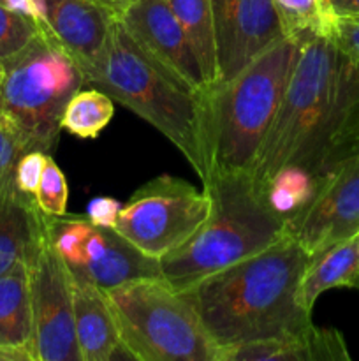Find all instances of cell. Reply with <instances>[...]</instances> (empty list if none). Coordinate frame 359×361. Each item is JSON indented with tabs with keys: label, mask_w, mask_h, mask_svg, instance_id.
I'll return each instance as SVG.
<instances>
[{
	"label": "cell",
	"mask_w": 359,
	"mask_h": 361,
	"mask_svg": "<svg viewBox=\"0 0 359 361\" xmlns=\"http://www.w3.org/2000/svg\"><path fill=\"white\" fill-rule=\"evenodd\" d=\"M306 259L308 254L285 233L266 249L182 291L220 348V356L232 345L312 323V314L305 312L296 300Z\"/></svg>",
	"instance_id": "6da1fadb"
},
{
	"label": "cell",
	"mask_w": 359,
	"mask_h": 361,
	"mask_svg": "<svg viewBox=\"0 0 359 361\" xmlns=\"http://www.w3.org/2000/svg\"><path fill=\"white\" fill-rule=\"evenodd\" d=\"M84 81L164 134L189 161L203 187L213 178L210 88L196 90L183 83L130 37L118 16Z\"/></svg>",
	"instance_id": "7a4b0ae2"
},
{
	"label": "cell",
	"mask_w": 359,
	"mask_h": 361,
	"mask_svg": "<svg viewBox=\"0 0 359 361\" xmlns=\"http://www.w3.org/2000/svg\"><path fill=\"white\" fill-rule=\"evenodd\" d=\"M203 189L211 200L206 222L158 261L162 277L178 291L285 236V221L267 208L248 173H215Z\"/></svg>",
	"instance_id": "3957f363"
},
{
	"label": "cell",
	"mask_w": 359,
	"mask_h": 361,
	"mask_svg": "<svg viewBox=\"0 0 359 361\" xmlns=\"http://www.w3.org/2000/svg\"><path fill=\"white\" fill-rule=\"evenodd\" d=\"M338 62L340 49L327 35L301 41L277 115L248 173L259 194L285 166H303L317 175L319 152L336 102Z\"/></svg>",
	"instance_id": "277c9868"
},
{
	"label": "cell",
	"mask_w": 359,
	"mask_h": 361,
	"mask_svg": "<svg viewBox=\"0 0 359 361\" xmlns=\"http://www.w3.org/2000/svg\"><path fill=\"white\" fill-rule=\"evenodd\" d=\"M299 48L301 41L280 39L231 80L211 85L215 173H250L298 62Z\"/></svg>",
	"instance_id": "5b68a950"
},
{
	"label": "cell",
	"mask_w": 359,
	"mask_h": 361,
	"mask_svg": "<svg viewBox=\"0 0 359 361\" xmlns=\"http://www.w3.org/2000/svg\"><path fill=\"white\" fill-rule=\"evenodd\" d=\"M106 293L132 360L220 361L196 307L164 277L134 279Z\"/></svg>",
	"instance_id": "8992f818"
},
{
	"label": "cell",
	"mask_w": 359,
	"mask_h": 361,
	"mask_svg": "<svg viewBox=\"0 0 359 361\" xmlns=\"http://www.w3.org/2000/svg\"><path fill=\"white\" fill-rule=\"evenodd\" d=\"M73 56L44 28L9 59L2 60L0 115L18 130L28 150L55 148L60 118L69 99L84 87Z\"/></svg>",
	"instance_id": "52a82bcc"
},
{
	"label": "cell",
	"mask_w": 359,
	"mask_h": 361,
	"mask_svg": "<svg viewBox=\"0 0 359 361\" xmlns=\"http://www.w3.org/2000/svg\"><path fill=\"white\" fill-rule=\"evenodd\" d=\"M211 200L187 180L162 175L141 185L122 204L115 228L127 242L160 261L189 242L206 222Z\"/></svg>",
	"instance_id": "ba28073f"
},
{
	"label": "cell",
	"mask_w": 359,
	"mask_h": 361,
	"mask_svg": "<svg viewBox=\"0 0 359 361\" xmlns=\"http://www.w3.org/2000/svg\"><path fill=\"white\" fill-rule=\"evenodd\" d=\"M46 228L70 274L102 289L144 277H162L160 263L146 256L116 229L95 226L84 215H46Z\"/></svg>",
	"instance_id": "9c48e42d"
},
{
	"label": "cell",
	"mask_w": 359,
	"mask_h": 361,
	"mask_svg": "<svg viewBox=\"0 0 359 361\" xmlns=\"http://www.w3.org/2000/svg\"><path fill=\"white\" fill-rule=\"evenodd\" d=\"M32 303V360L80 361L74 335L73 274L49 238L46 219L28 257Z\"/></svg>",
	"instance_id": "30bf717a"
},
{
	"label": "cell",
	"mask_w": 359,
	"mask_h": 361,
	"mask_svg": "<svg viewBox=\"0 0 359 361\" xmlns=\"http://www.w3.org/2000/svg\"><path fill=\"white\" fill-rule=\"evenodd\" d=\"M359 154L320 173L305 207L285 221V233L313 254L358 235Z\"/></svg>",
	"instance_id": "8fae6325"
},
{
	"label": "cell",
	"mask_w": 359,
	"mask_h": 361,
	"mask_svg": "<svg viewBox=\"0 0 359 361\" xmlns=\"http://www.w3.org/2000/svg\"><path fill=\"white\" fill-rule=\"evenodd\" d=\"M218 83L284 39L271 0H211Z\"/></svg>",
	"instance_id": "7c38bea8"
},
{
	"label": "cell",
	"mask_w": 359,
	"mask_h": 361,
	"mask_svg": "<svg viewBox=\"0 0 359 361\" xmlns=\"http://www.w3.org/2000/svg\"><path fill=\"white\" fill-rule=\"evenodd\" d=\"M120 21L130 37L183 83L208 90L185 30L165 0H129Z\"/></svg>",
	"instance_id": "4fadbf2b"
},
{
	"label": "cell",
	"mask_w": 359,
	"mask_h": 361,
	"mask_svg": "<svg viewBox=\"0 0 359 361\" xmlns=\"http://www.w3.org/2000/svg\"><path fill=\"white\" fill-rule=\"evenodd\" d=\"M41 7L48 30L84 76L101 56L118 14L90 0H41Z\"/></svg>",
	"instance_id": "5bb4252c"
},
{
	"label": "cell",
	"mask_w": 359,
	"mask_h": 361,
	"mask_svg": "<svg viewBox=\"0 0 359 361\" xmlns=\"http://www.w3.org/2000/svg\"><path fill=\"white\" fill-rule=\"evenodd\" d=\"M74 335L80 361L132 360L120 338L106 289L73 275Z\"/></svg>",
	"instance_id": "9a60e30c"
},
{
	"label": "cell",
	"mask_w": 359,
	"mask_h": 361,
	"mask_svg": "<svg viewBox=\"0 0 359 361\" xmlns=\"http://www.w3.org/2000/svg\"><path fill=\"white\" fill-rule=\"evenodd\" d=\"M348 361L347 344L340 331L313 323L275 337L232 345L220 361Z\"/></svg>",
	"instance_id": "2e32d148"
},
{
	"label": "cell",
	"mask_w": 359,
	"mask_h": 361,
	"mask_svg": "<svg viewBox=\"0 0 359 361\" xmlns=\"http://www.w3.org/2000/svg\"><path fill=\"white\" fill-rule=\"evenodd\" d=\"M334 288L359 289L358 235L310 254L296 291L298 305L312 314L317 298Z\"/></svg>",
	"instance_id": "e0dca14e"
},
{
	"label": "cell",
	"mask_w": 359,
	"mask_h": 361,
	"mask_svg": "<svg viewBox=\"0 0 359 361\" xmlns=\"http://www.w3.org/2000/svg\"><path fill=\"white\" fill-rule=\"evenodd\" d=\"M32 335L34 323L28 261L20 259L0 274V345L30 353Z\"/></svg>",
	"instance_id": "ac0fdd59"
},
{
	"label": "cell",
	"mask_w": 359,
	"mask_h": 361,
	"mask_svg": "<svg viewBox=\"0 0 359 361\" xmlns=\"http://www.w3.org/2000/svg\"><path fill=\"white\" fill-rule=\"evenodd\" d=\"M42 228V212L34 196L0 197V274L32 256Z\"/></svg>",
	"instance_id": "d6986e66"
},
{
	"label": "cell",
	"mask_w": 359,
	"mask_h": 361,
	"mask_svg": "<svg viewBox=\"0 0 359 361\" xmlns=\"http://www.w3.org/2000/svg\"><path fill=\"white\" fill-rule=\"evenodd\" d=\"M185 30L208 87L218 83L211 0H165Z\"/></svg>",
	"instance_id": "ffe728a7"
},
{
	"label": "cell",
	"mask_w": 359,
	"mask_h": 361,
	"mask_svg": "<svg viewBox=\"0 0 359 361\" xmlns=\"http://www.w3.org/2000/svg\"><path fill=\"white\" fill-rule=\"evenodd\" d=\"M113 102L115 101L99 88H80L63 108L60 129L80 140H95L111 122L115 113Z\"/></svg>",
	"instance_id": "44dd1931"
},
{
	"label": "cell",
	"mask_w": 359,
	"mask_h": 361,
	"mask_svg": "<svg viewBox=\"0 0 359 361\" xmlns=\"http://www.w3.org/2000/svg\"><path fill=\"white\" fill-rule=\"evenodd\" d=\"M319 175L303 166L291 164L282 168L263 189L264 203L275 215L287 221L298 214L315 190Z\"/></svg>",
	"instance_id": "7402d4cb"
},
{
	"label": "cell",
	"mask_w": 359,
	"mask_h": 361,
	"mask_svg": "<svg viewBox=\"0 0 359 361\" xmlns=\"http://www.w3.org/2000/svg\"><path fill=\"white\" fill-rule=\"evenodd\" d=\"M285 37L303 41L310 35H333L336 14L326 0H271Z\"/></svg>",
	"instance_id": "603a6c76"
},
{
	"label": "cell",
	"mask_w": 359,
	"mask_h": 361,
	"mask_svg": "<svg viewBox=\"0 0 359 361\" xmlns=\"http://www.w3.org/2000/svg\"><path fill=\"white\" fill-rule=\"evenodd\" d=\"M25 152H28V147L23 137L0 115V197H28L16 185V166Z\"/></svg>",
	"instance_id": "cb8c5ba5"
},
{
	"label": "cell",
	"mask_w": 359,
	"mask_h": 361,
	"mask_svg": "<svg viewBox=\"0 0 359 361\" xmlns=\"http://www.w3.org/2000/svg\"><path fill=\"white\" fill-rule=\"evenodd\" d=\"M39 210L46 215L67 214V200H69V185L62 169L56 166L51 155L48 154L42 171L41 182L34 194Z\"/></svg>",
	"instance_id": "d4e9b609"
},
{
	"label": "cell",
	"mask_w": 359,
	"mask_h": 361,
	"mask_svg": "<svg viewBox=\"0 0 359 361\" xmlns=\"http://www.w3.org/2000/svg\"><path fill=\"white\" fill-rule=\"evenodd\" d=\"M39 28L32 18L0 4V62L23 49L37 35Z\"/></svg>",
	"instance_id": "484cf974"
},
{
	"label": "cell",
	"mask_w": 359,
	"mask_h": 361,
	"mask_svg": "<svg viewBox=\"0 0 359 361\" xmlns=\"http://www.w3.org/2000/svg\"><path fill=\"white\" fill-rule=\"evenodd\" d=\"M48 154L41 150H28L21 155L16 166V185L23 194L34 196L44 171Z\"/></svg>",
	"instance_id": "4316f807"
},
{
	"label": "cell",
	"mask_w": 359,
	"mask_h": 361,
	"mask_svg": "<svg viewBox=\"0 0 359 361\" xmlns=\"http://www.w3.org/2000/svg\"><path fill=\"white\" fill-rule=\"evenodd\" d=\"M331 39L345 55L359 63V18L336 16Z\"/></svg>",
	"instance_id": "83f0119b"
},
{
	"label": "cell",
	"mask_w": 359,
	"mask_h": 361,
	"mask_svg": "<svg viewBox=\"0 0 359 361\" xmlns=\"http://www.w3.org/2000/svg\"><path fill=\"white\" fill-rule=\"evenodd\" d=\"M122 204L113 197H95L90 201L87 210V217L94 222L95 226H102V228H115L116 217Z\"/></svg>",
	"instance_id": "f1b7e54d"
},
{
	"label": "cell",
	"mask_w": 359,
	"mask_h": 361,
	"mask_svg": "<svg viewBox=\"0 0 359 361\" xmlns=\"http://www.w3.org/2000/svg\"><path fill=\"white\" fill-rule=\"evenodd\" d=\"M329 9L341 18H359V0H326Z\"/></svg>",
	"instance_id": "f546056e"
},
{
	"label": "cell",
	"mask_w": 359,
	"mask_h": 361,
	"mask_svg": "<svg viewBox=\"0 0 359 361\" xmlns=\"http://www.w3.org/2000/svg\"><path fill=\"white\" fill-rule=\"evenodd\" d=\"M0 361H34L30 353L25 349L16 348H2L0 345Z\"/></svg>",
	"instance_id": "4dcf8cb0"
},
{
	"label": "cell",
	"mask_w": 359,
	"mask_h": 361,
	"mask_svg": "<svg viewBox=\"0 0 359 361\" xmlns=\"http://www.w3.org/2000/svg\"><path fill=\"white\" fill-rule=\"evenodd\" d=\"M90 2L99 4V6L106 7V9L113 11V13L118 14V16H120V13L125 9V6L129 4V0H90Z\"/></svg>",
	"instance_id": "1f68e13d"
},
{
	"label": "cell",
	"mask_w": 359,
	"mask_h": 361,
	"mask_svg": "<svg viewBox=\"0 0 359 361\" xmlns=\"http://www.w3.org/2000/svg\"><path fill=\"white\" fill-rule=\"evenodd\" d=\"M0 4H2V6H6V0H0Z\"/></svg>",
	"instance_id": "d6a6232c"
},
{
	"label": "cell",
	"mask_w": 359,
	"mask_h": 361,
	"mask_svg": "<svg viewBox=\"0 0 359 361\" xmlns=\"http://www.w3.org/2000/svg\"><path fill=\"white\" fill-rule=\"evenodd\" d=\"M0 74H2V62H0Z\"/></svg>",
	"instance_id": "836d02e7"
},
{
	"label": "cell",
	"mask_w": 359,
	"mask_h": 361,
	"mask_svg": "<svg viewBox=\"0 0 359 361\" xmlns=\"http://www.w3.org/2000/svg\"><path fill=\"white\" fill-rule=\"evenodd\" d=\"M358 238H359V231H358Z\"/></svg>",
	"instance_id": "e575fe53"
}]
</instances>
